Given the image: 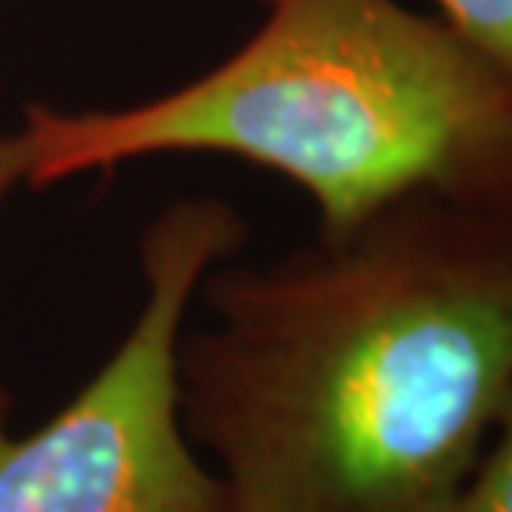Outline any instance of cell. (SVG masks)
<instances>
[{"mask_svg": "<svg viewBox=\"0 0 512 512\" xmlns=\"http://www.w3.org/2000/svg\"><path fill=\"white\" fill-rule=\"evenodd\" d=\"M199 291L179 410L228 512H450L512 394V209L417 195Z\"/></svg>", "mask_w": 512, "mask_h": 512, "instance_id": "1", "label": "cell"}, {"mask_svg": "<svg viewBox=\"0 0 512 512\" xmlns=\"http://www.w3.org/2000/svg\"><path fill=\"white\" fill-rule=\"evenodd\" d=\"M261 24L192 83L126 110L27 106V185L215 152L308 195L318 235L387 205L512 209V70L400 0H258Z\"/></svg>", "mask_w": 512, "mask_h": 512, "instance_id": "2", "label": "cell"}, {"mask_svg": "<svg viewBox=\"0 0 512 512\" xmlns=\"http://www.w3.org/2000/svg\"><path fill=\"white\" fill-rule=\"evenodd\" d=\"M245 235L222 199L166 205L139 242L143 308L90 384L24 437L0 384V512H228L182 427L179 341L195 291Z\"/></svg>", "mask_w": 512, "mask_h": 512, "instance_id": "3", "label": "cell"}, {"mask_svg": "<svg viewBox=\"0 0 512 512\" xmlns=\"http://www.w3.org/2000/svg\"><path fill=\"white\" fill-rule=\"evenodd\" d=\"M450 512H512V394Z\"/></svg>", "mask_w": 512, "mask_h": 512, "instance_id": "4", "label": "cell"}, {"mask_svg": "<svg viewBox=\"0 0 512 512\" xmlns=\"http://www.w3.org/2000/svg\"><path fill=\"white\" fill-rule=\"evenodd\" d=\"M437 14L512 70V0H433Z\"/></svg>", "mask_w": 512, "mask_h": 512, "instance_id": "5", "label": "cell"}, {"mask_svg": "<svg viewBox=\"0 0 512 512\" xmlns=\"http://www.w3.org/2000/svg\"><path fill=\"white\" fill-rule=\"evenodd\" d=\"M24 182H27V146L17 129L14 136H0V205Z\"/></svg>", "mask_w": 512, "mask_h": 512, "instance_id": "6", "label": "cell"}, {"mask_svg": "<svg viewBox=\"0 0 512 512\" xmlns=\"http://www.w3.org/2000/svg\"><path fill=\"white\" fill-rule=\"evenodd\" d=\"M0 4H24V0H0Z\"/></svg>", "mask_w": 512, "mask_h": 512, "instance_id": "7", "label": "cell"}]
</instances>
